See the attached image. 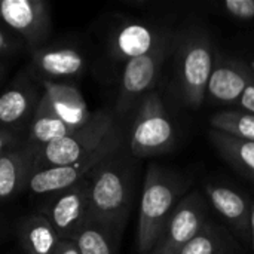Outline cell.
<instances>
[{
    "mask_svg": "<svg viewBox=\"0 0 254 254\" xmlns=\"http://www.w3.org/2000/svg\"><path fill=\"white\" fill-rule=\"evenodd\" d=\"M137 161L125 138L91 170L86 177L91 219L124 231L134 201Z\"/></svg>",
    "mask_w": 254,
    "mask_h": 254,
    "instance_id": "obj_1",
    "label": "cell"
},
{
    "mask_svg": "<svg viewBox=\"0 0 254 254\" xmlns=\"http://www.w3.org/2000/svg\"><path fill=\"white\" fill-rule=\"evenodd\" d=\"M185 179L174 171L158 164L147 167L138 208V254H149L153 250L171 214L185 196Z\"/></svg>",
    "mask_w": 254,
    "mask_h": 254,
    "instance_id": "obj_2",
    "label": "cell"
},
{
    "mask_svg": "<svg viewBox=\"0 0 254 254\" xmlns=\"http://www.w3.org/2000/svg\"><path fill=\"white\" fill-rule=\"evenodd\" d=\"M125 141L116 118L104 110L95 112L91 124L71 135L58 138L43 146L34 159L33 170L46 167H63L109 153Z\"/></svg>",
    "mask_w": 254,
    "mask_h": 254,
    "instance_id": "obj_3",
    "label": "cell"
},
{
    "mask_svg": "<svg viewBox=\"0 0 254 254\" xmlns=\"http://www.w3.org/2000/svg\"><path fill=\"white\" fill-rule=\"evenodd\" d=\"M176 86L189 109H201L207 98V85L214 67V46L202 28H189L174 37Z\"/></svg>",
    "mask_w": 254,
    "mask_h": 254,
    "instance_id": "obj_4",
    "label": "cell"
},
{
    "mask_svg": "<svg viewBox=\"0 0 254 254\" xmlns=\"http://www.w3.org/2000/svg\"><path fill=\"white\" fill-rule=\"evenodd\" d=\"M127 141L135 159L159 156L176 146V128L158 91L138 103Z\"/></svg>",
    "mask_w": 254,
    "mask_h": 254,
    "instance_id": "obj_5",
    "label": "cell"
},
{
    "mask_svg": "<svg viewBox=\"0 0 254 254\" xmlns=\"http://www.w3.org/2000/svg\"><path fill=\"white\" fill-rule=\"evenodd\" d=\"M174 37L176 34L155 51L124 64L115 103V115L118 118H124L131 112H135L143 97L155 91L164 64L174 49Z\"/></svg>",
    "mask_w": 254,
    "mask_h": 254,
    "instance_id": "obj_6",
    "label": "cell"
},
{
    "mask_svg": "<svg viewBox=\"0 0 254 254\" xmlns=\"http://www.w3.org/2000/svg\"><path fill=\"white\" fill-rule=\"evenodd\" d=\"M27 73L36 80L73 83L80 79L88 67V57L82 46L58 40L28 52Z\"/></svg>",
    "mask_w": 254,
    "mask_h": 254,
    "instance_id": "obj_7",
    "label": "cell"
},
{
    "mask_svg": "<svg viewBox=\"0 0 254 254\" xmlns=\"http://www.w3.org/2000/svg\"><path fill=\"white\" fill-rule=\"evenodd\" d=\"M173 36L174 33L161 24L141 19H125L116 22L110 28L106 52L110 61L125 64L129 60L155 51Z\"/></svg>",
    "mask_w": 254,
    "mask_h": 254,
    "instance_id": "obj_8",
    "label": "cell"
},
{
    "mask_svg": "<svg viewBox=\"0 0 254 254\" xmlns=\"http://www.w3.org/2000/svg\"><path fill=\"white\" fill-rule=\"evenodd\" d=\"M0 22L28 52L46 45L52 33L49 4L43 0H0Z\"/></svg>",
    "mask_w": 254,
    "mask_h": 254,
    "instance_id": "obj_9",
    "label": "cell"
},
{
    "mask_svg": "<svg viewBox=\"0 0 254 254\" xmlns=\"http://www.w3.org/2000/svg\"><path fill=\"white\" fill-rule=\"evenodd\" d=\"M42 98V86L27 71L0 91V129L25 140Z\"/></svg>",
    "mask_w": 254,
    "mask_h": 254,
    "instance_id": "obj_10",
    "label": "cell"
},
{
    "mask_svg": "<svg viewBox=\"0 0 254 254\" xmlns=\"http://www.w3.org/2000/svg\"><path fill=\"white\" fill-rule=\"evenodd\" d=\"M37 213L51 223L61 240H73L76 232L89 219L88 179L45 198Z\"/></svg>",
    "mask_w": 254,
    "mask_h": 254,
    "instance_id": "obj_11",
    "label": "cell"
},
{
    "mask_svg": "<svg viewBox=\"0 0 254 254\" xmlns=\"http://www.w3.org/2000/svg\"><path fill=\"white\" fill-rule=\"evenodd\" d=\"M208 222L207 199L199 192L182 198L161 238L149 254H177Z\"/></svg>",
    "mask_w": 254,
    "mask_h": 254,
    "instance_id": "obj_12",
    "label": "cell"
},
{
    "mask_svg": "<svg viewBox=\"0 0 254 254\" xmlns=\"http://www.w3.org/2000/svg\"><path fill=\"white\" fill-rule=\"evenodd\" d=\"M254 80L253 68L235 58H219L207 85V97L217 104H235Z\"/></svg>",
    "mask_w": 254,
    "mask_h": 254,
    "instance_id": "obj_13",
    "label": "cell"
},
{
    "mask_svg": "<svg viewBox=\"0 0 254 254\" xmlns=\"http://www.w3.org/2000/svg\"><path fill=\"white\" fill-rule=\"evenodd\" d=\"M42 86V101L64 122L80 129L92 122L95 113L89 112L83 94L74 83L37 80Z\"/></svg>",
    "mask_w": 254,
    "mask_h": 254,
    "instance_id": "obj_14",
    "label": "cell"
},
{
    "mask_svg": "<svg viewBox=\"0 0 254 254\" xmlns=\"http://www.w3.org/2000/svg\"><path fill=\"white\" fill-rule=\"evenodd\" d=\"M34 159L36 153L25 143L0 155V204L27 190Z\"/></svg>",
    "mask_w": 254,
    "mask_h": 254,
    "instance_id": "obj_15",
    "label": "cell"
},
{
    "mask_svg": "<svg viewBox=\"0 0 254 254\" xmlns=\"http://www.w3.org/2000/svg\"><path fill=\"white\" fill-rule=\"evenodd\" d=\"M204 193L208 204L222 219H225L238 234L250 237L252 202L244 195L234 188L214 182H207L204 185Z\"/></svg>",
    "mask_w": 254,
    "mask_h": 254,
    "instance_id": "obj_16",
    "label": "cell"
},
{
    "mask_svg": "<svg viewBox=\"0 0 254 254\" xmlns=\"http://www.w3.org/2000/svg\"><path fill=\"white\" fill-rule=\"evenodd\" d=\"M16 234L24 254H55L63 241L40 213L22 217L18 223Z\"/></svg>",
    "mask_w": 254,
    "mask_h": 254,
    "instance_id": "obj_17",
    "label": "cell"
},
{
    "mask_svg": "<svg viewBox=\"0 0 254 254\" xmlns=\"http://www.w3.org/2000/svg\"><path fill=\"white\" fill-rule=\"evenodd\" d=\"M76 131H79V129L73 128L71 125L64 122L40 98L39 107L36 110V115H34V118L30 124V128L27 131V135H25V146H28L37 155V152L43 146L49 144L54 140L71 135Z\"/></svg>",
    "mask_w": 254,
    "mask_h": 254,
    "instance_id": "obj_18",
    "label": "cell"
},
{
    "mask_svg": "<svg viewBox=\"0 0 254 254\" xmlns=\"http://www.w3.org/2000/svg\"><path fill=\"white\" fill-rule=\"evenodd\" d=\"M121 235V231L89 217L71 241L80 254H118Z\"/></svg>",
    "mask_w": 254,
    "mask_h": 254,
    "instance_id": "obj_19",
    "label": "cell"
},
{
    "mask_svg": "<svg viewBox=\"0 0 254 254\" xmlns=\"http://www.w3.org/2000/svg\"><path fill=\"white\" fill-rule=\"evenodd\" d=\"M208 137L217 153L254 183V141L229 137L214 129L208 131Z\"/></svg>",
    "mask_w": 254,
    "mask_h": 254,
    "instance_id": "obj_20",
    "label": "cell"
},
{
    "mask_svg": "<svg viewBox=\"0 0 254 254\" xmlns=\"http://www.w3.org/2000/svg\"><path fill=\"white\" fill-rule=\"evenodd\" d=\"M210 129L229 137L254 141V115L246 110H222L211 116Z\"/></svg>",
    "mask_w": 254,
    "mask_h": 254,
    "instance_id": "obj_21",
    "label": "cell"
},
{
    "mask_svg": "<svg viewBox=\"0 0 254 254\" xmlns=\"http://www.w3.org/2000/svg\"><path fill=\"white\" fill-rule=\"evenodd\" d=\"M228 250V234L208 220L205 226L177 254H226Z\"/></svg>",
    "mask_w": 254,
    "mask_h": 254,
    "instance_id": "obj_22",
    "label": "cell"
},
{
    "mask_svg": "<svg viewBox=\"0 0 254 254\" xmlns=\"http://www.w3.org/2000/svg\"><path fill=\"white\" fill-rule=\"evenodd\" d=\"M220 9L225 15L237 21L254 19V0H225Z\"/></svg>",
    "mask_w": 254,
    "mask_h": 254,
    "instance_id": "obj_23",
    "label": "cell"
},
{
    "mask_svg": "<svg viewBox=\"0 0 254 254\" xmlns=\"http://www.w3.org/2000/svg\"><path fill=\"white\" fill-rule=\"evenodd\" d=\"M24 52H28V49L22 43V40H19L10 30H7L0 22V60L16 57Z\"/></svg>",
    "mask_w": 254,
    "mask_h": 254,
    "instance_id": "obj_24",
    "label": "cell"
},
{
    "mask_svg": "<svg viewBox=\"0 0 254 254\" xmlns=\"http://www.w3.org/2000/svg\"><path fill=\"white\" fill-rule=\"evenodd\" d=\"M25 140L18 137V135H13L10 132H6L3 129H0V155H3L4 152L13 149V147H18L21 144H24Z\"/></svg>",
    "mask_w": 254,
    "mask_h": 254,
    "instance_id": "obj_25",
    "label": "cell"
},
{
    "mask_svg": "<svg viewBox=\"0 0 254 254\" xmlns=\"http://www.w3.org/2000/svg\"><path fill=\"white\" fill-rule=\"evenodd\" d=\"M237 106L240 107V110H246L254 115V80L247 86V89L238 100Z\"/></svg>",
    "mask_w": 254,
    "mask_h": 254,
    "instance_id": "obj_26",
    "label": "cell"
},
{
    "mask_svg": "<svg viewBox=\"0 0 254 254\" xmlns=\"http://www.w3.org/2000/svg\"><path fill=\"white\" fill-rule=\"evenodd\" d=\"M55 254H80L76 244L71 240H63Z\"/></svg>",
    "mask_w": 254,
    "mask_h": 254,
    "instance_id": "obj_27",
    "label": "cell"
},
{
    "mask_svg": "<svg viewBox=\"0 0 254 254\" xmlns=\"http://www.w3.org/2000/svg\"><path fill=\"white\" fill-rule=\"evenodd\" d=\"M250 240L254 249V202H252V213H250Z\"/></svg>",
    "mask_w": 254,
    "mask_h": 254,
    "instance_id": "obj_28",
    "label": "cell"
},
{
    "mask_svg": "<svg viewBox=\"0 0 254 254\" xmlns=\"http://www.w3.org/2000/svg\"><path fill=\"white\" fill-rule=\"evenodd\" d=\"M4 79H6V67H4V64L0 61V91H1L3 86H4Z\"/></svg>",
    "mask_w": 254,
    "mask_h": 254,
    "instance_id": "obj_29",
    "label": "cell"
}]
</instances>
